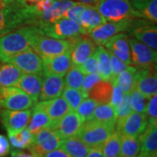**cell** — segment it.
<instances>
[{
  "label": "cell",
  "instance_id": "obj_1",
  "mask_svg": "<svg viewBox=\"0 0 157 157\" xmlns=\"http://www.w3.org/2000/svg\"><path fill=\"white\" fill-rule=\"evenodd\" d=\"M38 33L37 27L29 25L0 36V61L8 63L18 53L30 48L33 37Z\"/></svg>",
  "mask_w": 157,
  "mask_h": 157
},
{
  "label": "cell",
  "instance_id": "obj_2",
  "mask_svg": "<svg viewBox=\"0 0 157 157\" xmlns=\"http://www.w3.org/2000/svg\"><path fill=\"white\" fill-rule=\"evenodd\" d=\"M96 9L107 21L116 22L126 18H141L130 0H99Z\"/></svg>",
  "mask_w": 157,
  "mask_h": 157
},
{
  "label": "cell",
  "instance_id": "obj_3",
  "mask_svg": "<svg viewBox=\"0 0 157 157\" xmlns=\"http://www.w3.org/2000/svg\"><path fill=\"white\" fill-rule=\"evenodd\" d=\"M114 128L115 127L111 125L89 120L83 122L76 136L89 147H101L103 143L114 131Z\"/></svg>",
  "mask_w": 157,
  "mask_h": 157
},
{
  "label": "cell",
  "instance_id": "obj_4",
  "mask_svg": "<svg viewBox=\"0 0 157 157\" xmlns=\"http://www.w3.org/2000/svg\"><path fill=\"white\" fill-rule=\"evenodd\" d=\"M31 48L43 59L58 56L69 48L68 39H58L41 35L39 33L33 37L31 41Z\"/></svg>",
  "mask_w": 157,
  "mask_h": 157
},
{
  "label": "cell",
  "instance_id": "obj_5",
  "mask_svg": "<svg viewBox=\"0 0 157 157\" xmlns=\"http://www.w3.org/2000/svg\"><path fill=\"white\" fill-rule=\"evenodd\" d=\"M38 31L41 35L58 39H67L81 34H86V31L78 24L66 17L39 27Z\"/></svg>",
  "mask_w": 157,
  "mask_h": 157
},
{
  "label": "cell",
  "instance_id": "obj_6",
  "mask_svg": "<svg viewBox=\"0 0 157 157\" xmlns=\"http://www.w3.org/2000/svg\"><path fill=\"white\" fill-rule=\"evenodd\" d=\"M62 140L56 130L46 128L34 134L33 140L28 149L31 154L36 156L44 157L47 153L59 148Z\"/></svg>",
  "mask_w": 157,
  "mask_h": 157
},
{
  "label": "cell",
  "instance_id": "obj_7",
  "mask_svg": "<svg viewBox=\"0 0 157 157\" xmlns=\"http://www.w3.org/2000/svg\"><path fill=\"white\" fill-rule=\"evenodd\" d=\"M24 24L23 6L12 5L11 0H0V36Z\"/></svg>",
  "mask_w": 157,
  "mask_h": 157
},
{
  "label": "cell",
  "instance_id": "obj_8",
  "mask_svg": "<svg viewBox=\"0 0 157 157\" xmlns=\"http://www.w3.org/2000/svg\"><path fill=\"white\" fill-rule=\"evenodd\" d=\"M68 40V52L73 65L80 66L95 52L96 44L86 34L75 36Z\"/></svg>",
  "mask_w": 157,
  "mask_h": 157
},
{
  "label": "cell",
  "instance_id": "obj_9",
  "mask_svg": "<svg viewBox=\"0 0 157 157\" xmlns=\"http://www.w3.org/2000/svg\"><path fill=\"white\" fill-rule=\"evenodd\" d=\"M78 2L72 1V0H59V1H53L52 6L43 12L35 13L33 20H32V26H35L37 28L41 27L45 25H49L56 22L57 20L63 17L65 12L77 5Z\"/></svg>",
  "mask_w": 157,
  "mask_h": 157
},
{
  "label": "cell",
  "instance_id": "obj_10",
  "mask_svg": "<svg viewBox=\"0 0 157 157\" xmlns=\"http://www.w3.org/2000/svg\"><path fill=\"white\" fill-rule=\"evenodd\" d=\"M128 45L131 65L134 64L136 67L142 68L155 67L156 51L138 41L135 38L128 39Z\"/></svg>",
  "mask_w": 157,
  "mask_h": 157
},
{
  "label": "cell",
  "instance_id": "obj_11",
  "mask_svg": "<svg viewBox=\"0 0 157 157\" xmlns=\"http://www.w3.org/2000/svg\"><path fill=\"white\" fill-rule=\"evenodd\" d=\"M132 25L133 18H126L116 22H106L92 30L89 33V37L97 45H104L113 36L129 30Z\"/></svg>",
  "mask_w": 157,
  "mask_h": 157
},
{
  "label": "cell",
  "instance_id": "obj_12",
  "mask_svg": "<svg viewBox=\"0 0 157 157\" xmlns=\"http://www.w3.org/2000/svg\"><path fill=\"white\" fill-rule=\"evenodd\" d=\"M146 113L132 112L121 121L116 122V131L121 135L139 137L147 127Z\"/></svg>",
  "mask_w": 157,
  "mask_h": 157
},
{
  "label": "cell",
  "instance_id": "obj_13",
  "mask_svg": "<svg viewBox=\"0 0 157 157\" xmlns=\"http://www.w3.org/2000/svg\"><path fill=\"white\" fill-rule=\"evenodd\" d=\"M8 63L16 66L22 73L43 74V60L31 47L18 53Z\"/></svg>",
  "mask_w": 157,
  "mask_h": 157
},
{
  "label": "cell",
  "instance_id": "obj_14",
  "mask_svg": "<svg viewBox=\"0 0 157 157\" xmlns=\"http://www.w3.org/2000/svg\"><path fill=\"white\" fill-rule=\"evenodd\" d=\"M135 80V88L140 92L147 100L157 94V77L155 67L136 68Z\"/></svg>",
  "mask_w": 157,
  "mask_h": 157
},
{
  "label": "cell",
  "instance_id": "obj_15",
  "mask_svg": "<svg viewBox=\"0 0 157 157\" xmlns=\"http://www.w3.org/2000/svg\"><path fill=\"white\" fill-rule=\"evenodd\" d=\"M32 111L26 110H9L2 109L0 111L1 121L6 130L17 131L27 127Z\"/></svg>",
  "mask_w": 157,
  "mask_h": 157
},
{
  "label": "cell",
  "instance_id": "obj_16",
  "mask_svg": "<svg viewBox=\"0 0 157 157\" xmlns=\"http://www.w3.org/2000/svg\"><path fill=\"white\" fill-rule=\"evenodd\" d=\"M83 124L82 120L76 111L70 110L63 117L53 125L52 128L56 130L62 139L76 136Z\"/></svg>",
  "mask_w": 157,
  "mask_h": 157
},
{
  "label": "cell",
  "instance_id": "obj_17",
  "mask_svg": "<svg viewBox=\"0 0 157 157\" xmlns=\"http://www.w3.org/2000/svg\"><path fill=\"white\" fill-rule=\"evenodd\" d=\"M71 66L72 61L67 51L58 56L43 59V75L53 74L63 77L67 73Z\"/></svg>",
  "mask_w": 157,
  "mask_h": 157
},
{
  "label": "cell",
  "instance_id": "obj_18",
  "mask_svg": "<svg viewBox=\"0 0 157 157\" xmlns=\"http://www.w3.org/2000/svg\"><path fill=\"white\" fill-rule=\"evenodd\" d=\"M104 45H106L108 52H112L113 54H114L125 64L128 66L131 65L128 38L126 34L120 33L113 36L111 39L107 40V43Z\"/></svg>",
  "mask_w": 157,
  "mask_h": 157
},
{
  "label": "cell",
  "instance_id": "obj_19",
  "mask_svg": "<svg viewBox=\"0 0 157 157\" xmlns=\"http://www.w3.org/2000/svg\"><path fill=\"white\" fill-rule=\"evenodd\" d=\"M42 86L39 93V99L41 101H49L61 95L65 88V81L61 76L59 75H44Z\"/></svg>",
  "mask_w": 157,
  "mask_h": 157
},
{
  "label": "cell",
  "instance_id": "obj_20",
  "mask_svg": "<svg viewBox=\"0 0 157 157\" xmlns=\"http://www.w3.org/2000/svg\"><path fill=\"white\" fill-rule=\"evenodd\" d=\"M39 103L45 109V113L52 121V128L71 110L68 103L63 97H58L49 101H41Z\"/></svg>",
  "mask_w": 157,
  "mask_h": 157
},
{
  "label": "cell",
  "instance_id": "obj_21",
  "mask_svg": "<svg viewBox=\"0 0 157 157\" xmlns=\"http://www.w3.org/2000/svg\"><path fill=\"white\" fill-rule=\"evenodd\" d=\"M131 33L134 35L135 39L145 44L150 48L156 51L157 49V28L155 25L140 23V25L134 24Z\"/></svg>",
  "mask_w": 157,
  "mask_h": 157
},
{
  "label": "cell",
  "instance_id": "obj_22",
  "mask_svg": "<svg viewBox=\"0 0 157 157\" xmlns=\"http://www.w3.org/2000/svg\"><path fill=\"white\" fill-rule=\"evenodd\" d=\"M43 79L41 75L25 73L22 74L17 81L16 86L24 91L26 94H28L32 100L36 103L39 100V93L42 86Z\"/></svg>",
  "mask_w": 157,
  "mask_h": 157
},
{
  "label": "cell",
  "instance_id": "obj_23",
  "mask_svg": "<svg viewBox=\"0 0 157 157\" xmlns=\"http://www.w3.org/2000/svg\"><path fill=\"white\" fill-rule=\"evenodd\" d=\"M139 139L140 142L139 154L147 157H157V126L147 124Z\"/></svg>",
  "mask_w": 157,
  "mask_h": 157
},
{
  "label": "cell",
  "instance_id": "obj_24",
  "mask_svg": "<svg viewBox=\"0 0 157 157\" xmlns=\"http://www.w3.org/2000/svg\"><path fill=\"white\" fill-rule=\"evenodd\" d=\"M106 22L107 20L101 16L95 6L88 5L79 17V25L84 29L86 33H89L92 30Z\"/></svg>",
  "mask_w": 157,
  "mask_h": 157
},
{
  "label": "cell",
  "instance_id": "obj_25",
  "mask_svg": "<svg viewBox=\"0 0 157 157\" xmlns=\"http://www.w3.org/2000/svg\"><path fill=\"white\" fill-rule=\"evenodd\" d=\"M33 110L32 111L31 117L29 120L27 128L33 134H36L42 129L46 128H52V122L49 116L45 113V109L41 106L40 103L33 106Z\"/></svg>",
  "mask_w": 157,
  "mask_h": 157
},
{
  "label": "cell",
  "instance_id": "obj_26",
  "mask_svg": "<svg viewBox=\"0 0 157 157\" xmlns=\"http://www.w3.org/2000/svg\"><path fill=\"white\" fill-rule=\"evenodd\" d=\"M59 148L71 157H86L90 149L89 147L77 136L63 139Z\"/></svg>",
  "mask_w": 157,
  "mask_h": 157
},
{
  "label": "cell",
  "instance_id": "obj_27",
  "mask_svg": "<svg viewBox=\"0 0 157 157\" xmlns=\"http://www.w3.org/2000/svg\"><path fill=\"white\" fill-rule=\"evenodd\" d=\"M131 5L143 18L157 21V0H131Z\"/></svg>",
  "mask_w": 157,
  "mask_h": 157
},
{
  "label": "cell",
  "instance_id": "obj_28",
  "mask_svg": "<svg viewBox=\"0 0 157 157\" xmlns=\"http://www.w3.org/2000/svg\"><path fill=\"white\" fill-rule=\"evenodd\" d=\"M7 135L9 138V142L16 149L28 148L33 140L34 136V134L31 133L27 128L17 131L7 130Z\"/></svg>",
  "mask_w": 157,
  "mask_h": 157
},
{
  "label": "cell",
  "instance_id": "obj_29",
  "mask_svg": "<svg viewBox=\"0 0 157 157\" xmlns=\"http://www.w3.org/2000/svg\"><path fill=\"white\" fill-rule=\"evenodd\" d=\"M23 73L11 63L0 65V86H16Z\"/></svg>",
  "mask_w": 157,
  "mask_h": 157
},
{
  "label": "cell",
  "instance_id": "obj_30",
  "mask_svg": "<svg viewBox=\"0 0 157 157\" xmlns=\"http://www.w3.org/2000/svg\"><path fill=\"white\" fill-rule=\"evenodd\" d=\"M90 120H94L99 122L115 127L116 120H117L115 109L109 103L98 104Z\"/></svg>",
  "mask_w": 157,
  "mask_h": 157
},
{
  "label": "cell",
  "instance_id": "obj_31",
  "mask_svg": "<svg viewBox=\"0 0 157 157\" xmlns=\"http://www.w3.org/2000/svg\"><path fill=\"white\" fill-rule=\"evenodd\" d=\"M113 84L110 81L102 80L96 84L89 92L88 97L98 102V104L109 103L112 96Z\"/></svg>",
  "mask_w": 157,
  "mask_h": 157
},
{
  "label": "cell",
  "instance_id": "obj_32",
  "mask_svg": "<svg viewBox=\"0 0 157 157\" xmlns=\"http://www.w3.org/2000/svg\"><path fill=\"white\" fill-rule=\"evenodd\" d=\"M95 55L98 61V73L102 80L111 82V67L109 60V52L102 45L96 47Z\"/></svg>",
  "mask_w": 157,
  "mask_h": 157
},
{
  "label": "cell",
  "instance_id": "obj_33",
  "mask_svg": "<svg viewBox=\"0 0 157 157\" xmlns=\"http://www.w3.org/2000/svg\"><path fill=\"white\" fill-rule=\"evenodd\" d=\"M136 68L128 66L124 71L119 73L112 84H116L125 94H130L135 88V74Z\"/></svg>",
  "mask_w": 157,
  "mask_h": 157
},
{
  "label": "cell",
  "instance_id": "obj_34",
  "mask_svg": "<svg viewBox=\"0 0 157 157\" xmlns=\"http://www.w3.org/2000/svg\"><path fill=\"white\" fill-rule=\"evenodd\" d=\"M121 135L113 131L101 146V151L105 157H119L121 151Z\"/></svg>",
  "mask_w": 157,
  "mask_h": 157
},
{
  "label": "cell",
  "instance_id": "obj_35",
  "mask_svg": "<svg viewBox=\"0 0 157 157\" xmlns=\"http://www.w3.org/2000/svg\"><path fill=\"white\" fill-rule=\"evenodd\" d=\"M140 148L139 137L121 135V151L119 157H136Z\"/></svg>",
  "mask_w": 157,
  "mask_h": 157
},
{
  "label": "cell",
  "instance_id": "obj_36",
  "mask_svg": "<svg viewBox=\"0 0 157 157\" xmlns=\"http://www.w3.org/2000/svg\"><path fill=\"white\" fill-rule=\"evenodd\" d=\"M84 77L85 74L80 71L78 66L72 64L67 73H66V78L64 80L65 85L67 86V87L80 90Z\"/></svg>",
  "mask_w": 157,
  "mask_h": 157
},
{
  "label": "cell",
  "instance_id": "obj_37",
  "mask_svg": "<svg viewBox=\"0 0 157 157\" xmlns=\"http://www.w3.org/2000/svg\"><path fill=\"white\" fill-rule=\"evenodd\" d=\"M61 94L68 103L70 109L73 111H75L77 109L80 102L85 99L84 94L80 90L71 88V87H66L63 90Z\"/></svg>",
  "mask_w": 157,
  "mask_h": 157
},
{
  "label": "cell",
  "instance_id": "obj_38",
  "mask_svg": "<svg viewBox=\"0 0 157 157\" xmlns=\"http://www.w3.org/2000/svg\"><path fill=\"white\" fill-rule=\"evenodd\" d=\"M98 105V102L91 98H85L83 101L80 102L77 109L75 110L78 114V116L82 120V121L85 122L86 121H89L92 118L93 113L94 111L95 107Z\"/></svg>",
  "mask_w": 157,
  "mask_h": 157
},
{
  "label": "cell",
  "instance_id": "obj_39",
  "mask_svg": "<svg viewBox=\"0 0 157 157\" xmlns=\"http://www.w3.org/2000/svg\"><path fill=\"white\" fill-rule=\"evenodd\" d=\"M147 104V99H146L140 92L135 88L131 91L130 105L134 112L146 113Z\"/></svg>",
  "mask_w": 157,
  "mask_h": 157
},
{
  "label": "cell",
  "instance_id": "obj_40",
  "mask_svg": "<svg viewBox=\"0 0 157 157\" xmlns=\"http://www.w3.org/2000/svg\"><path fill=\"white\" fill-rule=\"evenodd\" d=\"M115 113H116V122L121 121L124 118L127 117L129 113L133 112L132 107L130 105V94H125L124 93L122 100L114 107Z\"/></svg>",
  "mask_w": 157,
  "mask_h": 157
},
{
  "label": "cell",
  "instance_id": "obj_41",
  "mask_svg": "<svg viewBox=\"0 0 157 157\" xmlns=\"http://www.w3.org/2000/svg\"><path fill=\"white\" fill-rule=\"evenodd\" d=\"M109 52V60H110V67H111V83L115 79V78L121 73L122 71H124L126 68L128 67V65L125 64L123 61H121L120 59L112 52Z\"/></svg>",
  "mask_w": 157,
  "mask_h": 157
},
{
  "label": "cell",
  "instance_id": "obj_42",
  "mask_svg": "<svg viewBox=\"0 0 157 157\" xmlns=\"http://www.w3.org/2000/svg\"><path fill=\"white\" fill-rule=\"evenodd\" d=\"M101 80L100 75L97 73H90V74H86V77H84L83 82L80 87V91L82 92V94H84L85 98L88 97V94L91 91V89L98 84Z\"/></svg>",
  "mask_w": 157,
  "mask_h": 157
},
{
  "label": "cell",
  "instance_id": "obj_43",
  "mask_svg": "<svg viewBox=\"0 0 157 157\" xmlns=\"http://www.w3.org/2000/svg\"><path fill=\"white\" fill-rule=\"evenodd\" d=\"M146 115L149 125L157 126V94L149 98V101L147 104Z\"/></svg>",
  "mask_w": 157,
  "mask_h": 157
},
{
  "label": "cell",
  "instance_id": "obj_44",
  "mask_svg": "<svg viewBox=\"0 0 157 157\" xmlns=\"http://www.w3.org/2000/svg\"><path fill=\"white\" fill-rule=\"evenodd\" d=\"M78 67L85 75L90 74V73H98V61H97L95 53H94L84 63H82L80 66H78Z\"/></svg>",
  "mask_w": 157,
  "mask_h": 157
},
{
  "label": "cell",
  "instance_id": "obj_45",
  "mask_svg": "<svg viewBox=\"0 0 157 157\" xmlns=\"http://www.w3.org/2000/svg\"><path fill=\"white\" fill-rule=\"evenodd\" d=\"M88 5L86 4H81V3H78L77 5H75L73 7H71L70 9H68L67 11L65 12L63 17H66L68 19H71L75 23H77L79 25V17L80 14L82 13V11H84L85 8Z\"/></svg>",
  "mask_w": 157,
  "mask_h": 157
},
{
  "label": "cell",
  "instance_id": "obj_46",
  "mask_svg": "<svg viewBox=\"0 0 157 157\" xmlns=\"http://www.w3.org/2000/svg\"><path fill=\"white\" fill-rule=\"evenodd\" d=\"M123 91L116 84H113V92L111 100H110V104L113 107H115L118 104L121 102L123 97Z\"/></svg>",
  "mask_w": 157,
  "mask_h": 157
},
{
  "label": "cell",
  "instance_id": "obj_47",
  "mask_svg": "<svg viewBox=\"0 0 157 157\" xmlns=\"http://www.w3.org/2000/svg\"><path fill=\"white\" fill-rule=\"evenodd\" d=\"M10 152V142L5 135H0V157L6 156Z\"/></svg>",
  "mask_w": 157,
  "mask_h": 157
},
{
  "label": "cell",
  "instance_id": "obj_48",
  "mask_svg": "<svg viewBox=\"0 0 157 157\" xmlns=\"http://www.w3.org/2000/svg\"><path fill=\"white\" fill-rule=\"evenodd\" d=\"M52 2L53 1H51V0H39L33 6L34 10H35V11L37 13L43 12V11L47 10L52 6Z\"/></svg>",
  "mask_w": 157,
  "mask_h": 157
},
{
  "label": "cell",
  "instance_id": "obj_49",
  "mask_svg": "<svg viewBox=\"0 0 157 157\" xmlns=\"http://www.w3.org/2000/svg\"><path fill=\"white\" fill-rule=\"evenodd\" d=\"M44 157H71L68 154H67L64 150H62L61 148H57L52 151L49 152L45 155Z\"/></svg>",
  "mask_w": 157,
  "mask_h": 157
},
{
  "label": "cell",
  "instance_id": "obj_50",
  "mask_svg": "<svg viewBox=\"0 0 157 157\" xmlns=\"http://www.w3.org/2000/svg\"><path fill=\"white\" fill-rule=\"evenodd\" d=\"M86 157H105L101 151V147H90L89 151L87 152Z\"/></svg>",
  "mask_w": 157,
  "mask_h": 157
},
{
  "label": "cell",
  "instance_id": "obj_51",
  "mask_svg": "<svg viewBox=\"0 0 157 157\" xmlns=\"http://www.w3.org/2000/svg\"><path fill=\"white\" fill-rule=\"evenodd\" d=\"M11 157H38L36 155H34L33 154H26L25 152L21 151V150H18V149H15V150H12L11 153Z\"/></svg>",
  "mask_w": 157,
  "mask_h": 157
},
{
  "label": "cell",
  "instance_id": "obj_52",
  "mask_svg": "<svg viewBox=\"0 0 157 157\" xmlns=\"http://www.w3.org/2000/svg\"><path fill=\"white\" fill-rule=\"evenodd\" d=\"M78 1H79L78 3H81V4H86V5H89V6H93V5L95 6L99 0H78Z\"/></svg>",
  "mask_w": 157,
  "mask_h": 157
},
{
  "label": "cell",
  "instance_id": "obj_53",
  "mask_svg": "<svg viewBox=\"0 0 157 157\" xmlns=\"http://www.w3.org/2000/svg\"><path fill=\"white\" fill-rule=\"evenodd\" d=\"M38 1H39V0H24V3H25V4H28L30 6H32V5H33V4H36Z\"/></svg>",
  "mask_w": 157,
  "mask_h": 157
},
{
  "label": "cell",
  "instance_id": "obj_54",
  "mask_svg": "<svg viewBox=\"0 0 157 157\" xmlns=\"http://www.w3.org/2000/svg\"><path fill=\"white\" fill-rule=\"evenodd\" d=\"M51 1H59V0H51Z\"/></svg>",
  "mask_w": 157,
  "mask_h": 157
},
{
  "label": "cell",
  "instance_id": "obj_55",
  "mask_svg": "<svg viewBox=\"0 0 157 157\" xmlns=\"http://www.w3.org/2000/svg\"><path fill=\"white\" fill-rule=\"evenodd\" d=\"M15 1H22V0H15Z\"/></svg>",
  "mask_w": 157,
  "mask_h": 157
}]
</instances>
